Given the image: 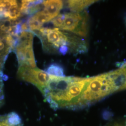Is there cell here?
<instances>
[{
    "label": "cell",
    "instance_id": "obj_1",
    "mask_svg": "<svg viewBox=\"0 0 126 126\" xmlns=\"http://www.w3.org/2000/svg\"><path fill=\"white\" fill-rule=\"evenodd\" d=\"M32 32L40 39L44 50L49 53L81 54L87 50L86 41L71 32L43 27Z\"/></svg>",
    "mask_w": 126,
    "mask_h": 126
},
{
    "label": "cell",
    "instance_id": "obj_13",
    "mask_svg": "<svg viewBox=\"0 0 126 126\" xmlns=\"http://www.w3.org/2000/svg\"><path fill=\"white\" fill-rule=\"evenodd\" d=\"M109 126H126V120L123 122L121 123H116L113 125Z\"/></svg>",
    "mask_w": 126,
    "mask_h": 126
},
{
    "label": "cell",
    "instance_id": "obj_12",
    "mask_svg": "<svg viewBox=\"0 0 126 126\" xmlns=\"http://www.w3.org/2000/svg\"><path fill=\"white\" fill-rule=\"evenodd\" d=\"M6 75H4L2 71V69H0V107L3 104L4 100V96L3 92V80Z\"/></svg>",
    "mask_w": 126,
    "mask_h": 126
},
{
    "label": "cell",
    "instance_id": "obj_9",
    "mask_svg": "<svg viewBox=\"0 0 126 126\" xmlns=\"http://www.w3.org/2000/svg\"><path fill=\"white\" fill-rule=\"evenodd\" d=\"M97 0H68V7L73 12H80Z\"/></svg>",
    "mask_w": 126,
    "mask_h": 126
},
{
    "label": "cell",
    "instance_id": "obj_3",
    "mask_svg": "<svg viewBox=\"0 0 126 126\" xmlns=\"http://www.w3.org/2000/svg\"><path fill=\"white\" fill-rule=\"evenodd\" d=\"M88 15L86 11L59 14L51 20L56 28L86 36L88 32Z\"/></svg>",
    "mask_w": 126,
    "mask_h": 126
},
{
    "label": "cell",
    "instance_id": "obj_7",
    "mask_svg": "<svg viewBox=\"0 0 126 126\" xmlns=\"http://www.w3.org/2000/svg\"><path fill=\"white\" fill-rule=\"evenodd\" d=\"M43 0H22L20 5V11L22 14L33 15L39 11L43 7Z\"/></svg>",
    "mask_w": 126,
    "mask_h": 126
},
{
    "label": "cell",
    "instance_id": "obj_6",
    "mask_svg": "<svg viewBox=\"0 0 126 126\" xmlns=\"http://www.w3.org/2000/svg\"><path fill=\"white\" fill-rule=\"evenodd\" d=\"M42 4L44 11L52 20L59 15L63 8V2L62 0H43Z\"/></svg>",
    "mask_w": 126,
    "mask_h": 126
},
{
    "label": "cell",
    "instance_id": "obj_4",
    "mask_svg": "<svg viewBox=\"0 0 126 126\" xmlns=\"http://www.w3.org/2000/svg\"><path fill=\"white\" fill-rule=\"evenodd\" d=\"M34 34L31 31L23 32L17 36L15 52L16 55L19 65L26 64L36 67L33 48Z\"/></svg>",
    "mask_w": 126,
    "mask_h": 126
},
{
    "label": "cell",
    "instance_id": "obj_10",
    "mask_svg": "<svg viewBox=\"0 0 126 126\" xmlns=\"http://www.w3.org/2000/svg\"><path fill=\"white\" fill-rule=\"evenodd\" d=\"M45 72L48 74L57 77H64V70L59 64L52 63L46 68Z\"/></svg>",
    "mask_w": 126,
    "mask_h": 126
},
{
    "label": "cell",
    "instance_id": "obj_2",
    "mask_svg": "<svg viewBox=\"0 0 126 126\" xmlns=\"http://www.w3.org/2000/svg\"><path fill=\"white\" fill-rule=\"evenodd\" d=\"M117 92L109 73L90 77L78 104V109L90 106Z\"/></svg>",
    "mask_w": 126,
    "mask_h": 126
},
{
    "label": "cell",
    "instance_id": "obj_8",
    "mask_svg": "<svg viewBox=\"0 0 126 126\" xmlns=\"http://www.w3.org/2000/svg\"><path fill=\"white\" fill-rule=\"evenodd\" d=\"M0 126H23L22 119L15 112L0 115Z\"/></svg>",
    "mask_w": 126,
    "mask_h": 126
},
{
    "label": "cell",
    "instance_id": "obj_11",
    "mask_svg": "<svg viewBox=\"0 0 126 126\" xmlns=\"http://www.w3.org/2000/svg\"><path fill=\"white\" fill-rule=\"evenodd\" d=\"M13 0H0V19L8 18L9 10L13 3Z\"/></svg>",
    "mask_w": 126,
    "mask_h": 126
},
{
    "label": "cell",
    "instance_id": "obj_5",
    "mask_svg": "<svg viewBox=\"0 0 126 126\" xmlns=\"http://www.w3.org/2000/svg\"><path fill=\"white\" fill-rule=\"evenodd\" d=\"M17 74L20 79L36 86L41 92L48 83L50 77L45 71L26 64L19 65Z\"/></svg>",
    "mask_w": 126,
    "mask_h": 126
}]
</instances>
